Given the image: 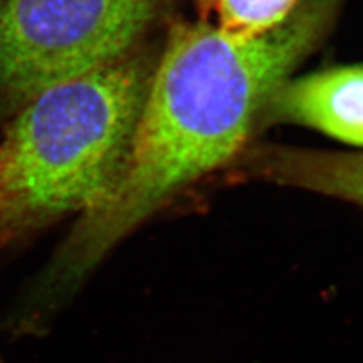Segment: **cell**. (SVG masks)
I'll return each mask as SVG.
<instances>
[{"instance_id":"obj_1","label":"cell","mask_w":363,"mask_h":363,"mask_svg":"<svg viewBox=\"0 0 363 363\" xmlns=\"http://www.w3.org/2000/svg\"><path fill=\"white\" fill-rule=\"evenodd\" d=\"M340 0H303L262 35L179 21L152 73L129 147L108 189L81 213L43 277L72 289L136 227L252 144L264 109L330 28Z\"/></svg>"},{"instance_id":"obj_2","label":"cell","mask_w":363,"mask_h":363,"mask_svg":"<svg viewBox=\"0 0 363 363\" xmlns=\"http://www.w3.org/2000/svg\"><path fill=\"white\" fill-rule=\"evenodd\" d=\"M126 53L45 88L0 143V248L16 236L84 212L116 176L152 77Z\"/></svg>"},{"instance_id":"obj_3","label":"cell","mask_w":363,"mask_h":363,"mask_svg":"<svg viewBox=\"0 0 363 363\" xmlns=\"http://www.w3.org/2000/svg\"><path fill=\"white\" fill-rule=\"evenodd\" d=\"M162 0H0V82L33 97L128 53Z\"/></svg>"},{"instance_id":"obj_4","label":"cell","mask_w":363,"mask_h":363,"mask_svg":"<svg viewBox=\"0 0 363 363\" xmlns=\"http://www.w3.org/2000/svg\"><path fill=\"white\" fill-rule=\"evenodd\" d=\"M289 123L363 147V65L288 79L271 96L260 126Z\"/></svg>"},{"instance_id":"obj_5","label":"cell","mask_w":363,"mask_h":363,"mask_svg":"<svg viewBox=\"0 0 363 363\" xmlns=\"http://www.w3.org/2000/svg\"><path fill=\"white\" fill-rule=\"evenodd\" d=\"M227 172L236 182L303 189L363 209V152L250 144Z\"/></svg>"},{"instance_id":"obj_6","label":"cell","mask_w":363,"mask_h":363,"mask_svg":"<svg viewBox=\"0 0 363 363\" xmlns=\"http://www.w3.org/2000/svg\"><path fill=\"white\" fill-rule=\"evenodd\" d=\"M303 0H218L220 28L241 38L259 37L281 25Z\"/></svg>"},{"instance_id":"obj_7","label":"cell","mask_w":363,"mask_h":363,"mask_svg":"<svg viewBox=\"0 0 363 363\" xmlns=\"http://www.w3.org/2000/svg\"><path fill=\"white\" fill-rule=\"evenodd\" d=\"M218 0H196V5L200 11V16L203 20H206L212 13H215L217 9Z\"/></svg>"},{"instance_id":"obj_8","label":"cell","mask_w":363,"mask_h":363,"mask_svg":"<svg viewBox=\"0 0 363 363\" xmlns=\"http://www.w3.org/2000/svg\"><path fill=\"white\" fill-rule=\"evenodd\" d=\"M0 363H5V362H4V359H2V357H0Z\"/></svg>"}]
</instances>
